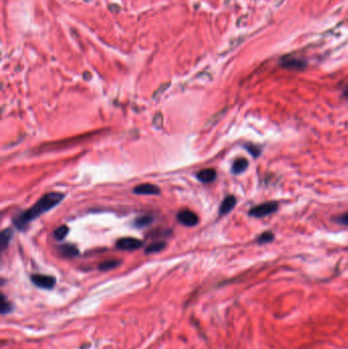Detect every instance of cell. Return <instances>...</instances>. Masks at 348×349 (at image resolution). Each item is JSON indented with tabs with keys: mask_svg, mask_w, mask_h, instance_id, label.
<instances>
[{
	"mask_svg": "<svg viewBox=\"0 0 348 349\" xmlns=\"http://www.w3.org/2000/svg\"><path fill=\"white\" fill-rule=\"evenodd\" d=\"M177 219L182 225L187 227H194L196 226L199 222L198 215L189 209L181 210L177 215Z\"/></svg>",
	"mask_w": 348,
	"mask_h": 349,
	"instance_id": "cell-4",
	"label": "cell"
},
{
	"mask_svg": "<svg viewBox=\"0 0 348 349\" xmlns=\"http://www.w3.org/2000/svg\"><path fill=\"white\" fill-rule=\"evenodd\" d=\"M121 264H122V260H118V259L106 260L99 265V270L102 272H106V271H110V270H113V269L119 267Z\"/></svg>",
	"mask_w": 348,
	"mask_h": 349,
	"instance_id": "cell-12",
	"label": "cell"
},
{
	"mask_svg": "<svg viewBox=\"0 0 348 349\" xmlns=\"http://www.w3.org/2000/svg\"><path fill=\"white\" fill-rule=\"evenodd\" d=\"M134 193L139 195H158L160 194V188L154 184H141L134 188Z\"/></svg>",
	"mask_w": 348,
	"mask_h": 349,
	"instance_id": "cell-6",
	"label": "cell"
},
{
	"mask_svg": "<svg viewBox=\"0 0 348 349\" xmlns=\"http://www.w3.org/2000/svg\"><path fill=\"white\" fill-rule=\"evenodd\" d=\"M63 199V194L57 193V192H51L48 194H45L28 210L21 212L20 214H17L13 223L16 228L19 230H24L31 221L35 220L39 215L45 213L46 211L53 208L55 205H57L61 200Z\"/></svg>",
	"mask_w": 348,
	"mask_h": 349,
	"instance_id": "cell-1",
	"label": "cell"
},
{
	"mask_svg": "<svg viewBox=\"0 0 348 349\" xmlns=\"http://www.w3.org/2000/svg\"><path fill=\"white\" fill-rule=\"evenodd\" d=\"M336 222L341 224V225L348 226V212H345V213L341 214L340 216H338L336 219Z\"/></svg>",
	"mask_w": 348,
	"mask_h": 349,
	"instance_id": "cell-20",
	"label": "cell"
},
{
	"mask_svg": "<svg viewBox=\"0 0 348 349\" xmlns=\"http://www.w3.org/2000/svg\"><path fill=\"white\" fill-rule=\"evenodd\" d=\"M152 222H154V217L150 216V215H143V216H140V217H138V219H136L134 225L137 228H144V227L150 225Z\"/></svg>",
	"mask_w": 348,
	"mask_h": 349,
	"instance_id": "cell-15",
	"label": "cell"
},
{
	"mask_svg": "<svg viewBox=\"0 0 348 349\" xmlns=\"http://www.w3.org/2000/svg\"><path fill=\"white\" fill-rule=\"evenodd\" d=\"M236 198L235 196L233 195H229L227 197L223 200V202L220 205V214L221 215H225L227 213H229L236 205Z\"/></svg>",
	"mask_w": 348,
	"mask_h": 349,
	"instance_id": "cell-8",
	"label": "cell"
},
{
	"mask_svg": "<svg viewBox=\"0 0 348 349\" xmlns=\"http://www.w3.org/2000/svg\"><path fill=\"white\" fill-rule=\"evenodd\" d=\"M167 246V243L164 241H158V242H154L152 244L148 245L145 249V253L150 254V253H156V252H160L163 249H165V247Z\"/></svg>",
	"mask_w": 348,
	"mask_h": 349,
	"instance_id": "cell-14",
	"label": "cell"
},
{
	"mask_svg": "<svg viewBox=\"0 0 348 349\" xmlns=\"http://www.w3.org/2000/svg\"><path fill=\"white\" fill-rule=\"evenodd\" d=\"M68 234H69V227L66 225H62V226L58 227L53 232V236L56 240H63L68 236Z\"/></svg>",
	"mask_w": 348,
	"mask_h": 349,
	"instance_id": "cell-16",
	"label": "cell"
},
{
	"mask_svg": "<svg viewBox=\"0 0 348 349\" xmlns=\"http://www.w3.org/2000/svg\"><path fill=\"white\" fill-rule=\"evenodd\" d=\"M279 204L276 201H268L262 204H258L254 207H252L248 214L250 216H254V217H264L267 215H270L274 212H276L278 210Z\"/></svg>",
	"mask_w": 348,
	"mask_h": 349,
	"instance_id": "cell-2",
	"label": "cell"
},
{
	"mask_svg": "<svg viewBox=\"0 0 348 349\" xmlns=\"http://www.w3.org/2000/svg\"><path fill=\"white\" fill-rule=\"evenodd\" d=\"M344 95H345V96L348 98V86L346 87V89L344 90Z\"/></svg>",
	"mask_w": 348,
	"mask_h": 349,
	"instance_id": "cell-21",
	"label": "cell"
},
{
	"mask_svg": "<svg viewBox=\"0 0 348 349\" xmlns=\"http://www.w3.org/2000/svg\"><path fill=\"white\" fill-rule=\"evenodd\" d=\"M12 309H13L12 304L6 299L5 295L2 294V296H1V305H0V312H1L2 315H6V314L11 313Z\"/></svg>",
	"mask_w": 348,
	"mask_h": 349,
	"instance_id": "cell-17",
	"label": "cell"
},
{
	"mask_svg": "<svg viewBox=\"0 0 348 349\" xmlns=\"http://www.w3.org/2000/svg\"><path fill=\"white\" fill-rule=\"evenodd\" d=\"M33 284L42 289H52L56 284V279L52 276L35 274L31 276Z\"/></svg>",
	"mask_w": 348,
	"mask_h": 349,
	"instance_id": "cell-3",
	"label": "cell"
},
{
	"mask_svg": "<svg viewBox=\"0 0 348 349\" xmlns=\"http://www.w3.org/2000/svg\"><path fill=\"white\" fill-rule=\"evenodd\" d=\"M248 161L245 160V159H237L234 163H233V166H232V173L234 174H241L243 172H245L247 169H248Z\"/></svg>",
	"mask_w": 348,
	"mask_h": 349,
	"instance_id": "cell-9",
	"label": "cell"
},
{
	"mask_svg": "<svg viewBox=\"0 0 348 349\" xmlns=\"http://www.w3.org/2000/svg\"><path fill=\"white\" fill-rule=\"evenodd\" d=\"M143 246V242L137 238H122L117 242V247L122 250H136Z\"/></svg>",
	"mask_w": 348,
	"mask_h": 349,
	"instance_id": "cell-5",
	"label": "cell"
},
{
	"mask_svg": "<svg viewBox=\"0 0 348 349\" xmlns=\"http://www.w3.org/2000/svg\"><path fill=\"white\" fill-rule=\"evenodd\" d=\"M12 237V232L9 229L4 230L1 235H0V245H1V249L4 250L8 246L10 240Z\"/></svg>",
	"mask_w": 348,
	"mask_h": 349,
	"instance_id": "cell-13",
	"label": "cell"
},
{
	"mask_svg": "<svg viewBox=\"0 0 348 349\" xmlns=\"http://www.w3.org/2000/svg\"><path fill=\"white\" fill-rule=\"evenodd\" d=\"M58 250L62 256H66V257H74L79 254L78 248L72 244L61 245L58 247Z\"/></svg>",
	"mask_w": 348,
	"mask_h": 349,
	"instance_id": "cell-10",
	"label": "cell"
},
{
	"mask_svg": "<svg viewBox=\"0 0 348 349\" xmlns=\"http://www.w3.org/2000/svg\"><path fill=\"white\" fill-rule=\"evenodd\" d=\"M245 148L247 149L248 152H250L251 156H252L253 158L259 157L260 152H262V150H260V148H259L257 145H254V144H246V145H245Z\"/></svg>",
	"mask_w": 348,
	"mask_h": 349,
	"instance_id": "cell-19",
	"label": "cell"
},
{
	"mask_svg": "<svg viewBox=\"0 0 348 349\" xmlns=\"http://www.w3.org/2000/svg\"><path fill=\"white\" fill-rule=\"evenodd\" d=\"M282 64H283V67L291 69V70H300V69L304 68V65H306V63L304 62H301L300 60L293 59V58H289V59L284 60L282 62Z\"/></svg>",
	"mask_w": 348,
	"mask_h": 349,
	"instance_id": "cell-11",
	"label": "cell"
},
{
	"mask_svg": "<svg viewBox=\"0 0 348 349\" xmlns=\"http://www.w3.org/2000/svg\"><path fill=\"white\" fill-rule=\"evenodd\" d=\"M196 177L201 183H204V184L211 183L216 178V172L213 169H205L198 172L196 174Z\"/></svg>",
	"mask_w": 348,
	"mask_h": 349,
	"instance_id": "cell-7",
	"label": "cell"
},
{
	"mask_svg": "<svg viewBox=\"0 0 348 349\" xmlns=\"http://www.w3.org/2000/svg\"><path fill=\"white\" fill-rule=\"evenodd\" d=\"M275 238V235L270 232V231H267V232H264L263 234H260L257 238V242L260 243V244H264V243H269V242H272L273 240Z\"/></svg>",
	"mask_w": 348,
	"mask_h": 349,
	"instance_id": "cell-18",
	"label": "cell"
}]
</instances>
